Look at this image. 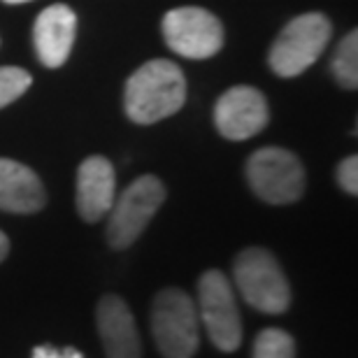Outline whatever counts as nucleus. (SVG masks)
<instances>
[{
    "mask_svg": "<svg viewBox=\"0 0 358 358\" xmlns=\"http://www.w3.org/2000/svg\"><path fill=\"white\" fill-rule=\"evenodd\" d=\"M96 319L107 358H140V333L126 300L119 296H103L98 303Z\"/></svg>",
    "mask_w": 358,
    "mask_h": 358,
    "instance_id": "f8f14e48",
    "label": "nucleus"
},
{
    "mask_svg": "<svg viewBox=\"0 0 358 358\" xmlns=\"http://www.w3.org/2000/svg\"><path fill=\"white\" fill-rule=\"evenodd\" d=\"M252 191L268 205H289L305 193V168L289 149L263 147L247 161Z\"/></svg>",
    "mask_w": 358,
    "mask_h": 358,
    "instance_id": "423d86ee",
    "label": "nucleus"
},
{
    "mask_svg": "<svg viewBox=\"0 0 358 358\" xmlns=\"http://www.w3.org/2000/svg\"><path fill=\"white\" fill-rule=\"evenodd\" d=\"M333 75L340 87L354 91L358 87V33L352 31L342 38L333 56Z\"/></svg>",
    "mask_w": 358,
    "mask_h": 358,
    "instance_id": "4468645a",
    "label": "nucleus"
},
{
    "mask_svg": "<svg viewBox=\"0 0 358 358\" xmlns=\"http://www.w3.org/2000/svg\"><path fill=\"white\" fill-rule=\"evenodd\" d=\"M200 319L219 352L231 354L242 342V319L233 286L219 270H207L198 282Z\"/></svg>",
    "mask_w": 358,
    "mask_h": 358,
    "instance_id": "0eeeda50",
    "label": "nucleus"
},
{
    "mask_svg": "<svg viewBox=\"0 0 358 358\" xmlns=\"http://www.w3.org/2000/svg\"><path fill=\"white\" fill-rule=\"evenodd\" d=\"M333 26L321 12L300 14L272 42L268 63L279 77H298L319 61L331 40Z\"/></svg>",
    "mask_w": 358,
    "mask_h": 358,
    "instance_id": "7ed1b4c3",
    "label": "nucleus"
},
{
    "mask_svg": "<svg viewBox=\"0 0 358 358\" xmlns=\"http://www.w3.org/2000/svg\"><path fill=\"white\" fill-rule=\"evenodd\" d=\"M338 182L347 193L356 196L358 193V159L356 156H349L338 166Z\"/></svg>",
    "mask_w": 358,
    "mask_h": 358,
    "instance_id": "f3484780",
    "label": "nucleus"
},
{
    "mask_svg": "<svg viewBox=\"0 0 358 358\" xmlns=\"http://www.w3.org/2000/svg\"><path fill=\"white\" fill-rule=\"evenodd\" d=\"M7 254H10V240H7V235L0 231V263L7 259Z\"/></svg>",
    "mask_w": 358,
    "mask_h": 358,
    "instance_id": "6ab92c4d",
    "label": "nucleus"
},
{
    "mask_svg": "<svg viewBox=\"0 0 358 358\" xmlns=\"http://www.w3.org/2000/svg\"><path fill=\"white\" fill-rule=\"evenodd\" d=\"M31 358H84V356L73 347L59 349V347H52V345H42V347L33 349Z\"/></svg>",
    "mask_w": 358,
    "mask_h": 358,
    "instance_id": "a211bd4d",
    "label": "nucleus"
},
{
    "mask_svg": "<svg viewBox=\"0 0 358 358\" xmlns=\"http://www.w3.org/2000/svg\"><path fill=\"white\" fill-rule=\"evenodd\" d=\"M31 84L33 77L24 68H12V66L0 68V110L12 105L14 100H19L31 89Z\"/></svg>",
    "mask_w": 358,
    "mask_h": 358,
    "instance_id": "dca6fc26",
    "label": "nucleus"
},
{
    "mask_svg": "<svg viewBox=\"0 0 358 358\" xmlns=\"http://www.w3.org/2000/svg\"><path fill=\"white\" fill-rule=\"evenodd\" d=\"M47 203L40 177L12 159H0V210L12 214H35Z\"/></svg>",
    "mask_w": 358,
    "mask_h": 358,
    "instance_id": "ddd939ff",
    "label": "nucleus"
},
{
    "mask_svg": "<svg viewBox=\"0 0 358 358\" xmlns=\"http://www.w3.org/2000/svg\"><path fill=\"white\" fill-rule=\"evenodd\" d=\"M117 198V177L112 163L103 156H89L77 170V212L84 221L96 224L112 210Z\"/></svg>",
    "mask_w": 358,
    "mask_h": 358,
    "instance_id": "9b49d317",
    "label": "nucleus"
},
{
    "mask_svg": "<svg viewBox=\"0 0 358 358\" xmlns=\"http://www.w3.org/2000/svg\"><path fill=\"white\" fill-rule=\"evenodd\" d=\"M252 358H296V342L282 328H266L256 335Z\"/></svg>",
    "mask_w": 358,
    "mask_h": 358,
    "instance_id": "2eb2a0df",
    "label": "nucleus"
},
{
    "mask_svg": "<svg viewBox=\"0 0 358 358\" xmlns=\"http://www.w3.org/2000/svg\"><path fill=\"white\" fill-rule=\"evenodd\" d=\"M166 200V186L159 177L142 175L114 198L107 221V242L112 249H128L135 240L145 233L149 221L159 212V207Z\"/></svg>",
    "mask_w": 358,
    "mask_h": 358,
    "instance_id": "39448f33",
    "label": "nucleus"
},
{
    "mask_svg": "<svg viewBox=\"0 0 358 358\" xmlns=\"http://www.w3.org/2000/svg\"><path fill=\"white\" fill-rule=\"evenodd\" d=\"M240 296L263 314H282L291 305V286L279 261L263 247H249L233 263Z\"/></svg>",
    "mask_w": 358,
    "mask_h": 358,
    "instance_id": "f03ea898",
    "label": "nucleus"
},
{
    "mask_svg": "<svg viewBox=\"0 0 358 358\" xmlns=\"http://www.w3.org/2000/svg\"><path fill=\"white\" fill-rule=\"evenodd\" d=\"M270 121L266 96L254 87H233L214 105V124L226 140L242 142L259 135Z\"/></svg>",
    "mask_w": 358,
    "mask_h": 358,
    "instance_id": "1a4fd4ad",
    "label": "nucleus"
},
{
    "mask_svg": "<svg viewBox=\"0 0 358 358\" xmlns=\"http://www.w3.org/2000/svg\"><path fill=\"white\" fill-rule=\"evenodd\" d=\"M7 5H19V3H31V0H3Z\"/></svg>",
    "mask_w": 358,
    "mask_h": 358,
    "instance_id": "aec40b11",
    "label": "nucleus"
},
{
    "mask_svg": "<svg viewBox=\"0 0 358 358\" xmlns=\"http://www.w3.org/2000/svg\"><path fill=\"white\" fill-rule=\"evenodd\" d=\"M186 103V80L177 63L147 61L131 75L124 91V107L133 124L152 126L173 117Z\"/></svg>",
    "mask_w": 358,
    "mask_h": 358,
    "instance_id": "f257e3e1",
    "label": "nucleus"
},
{
    "mask_svg": "<svg viewBox=\"0 0 358 358\" xmlns=\"http://www.w3.org/2000/svg\"><path fill=\"white\" fill-rule=\"evenodd\" d=\"M77 17L68 5L56 3L40 12L33 26V45L45 68H61L75 45Z\"/></svg>",
    "mask_w": 358,
    "mask_h": 358,
    "instance_id": "9d476101",
    "label": "nucleus"
},
{
    "mask_svg": "<svg viewBox=\"0 0 358 358\" xmlns=\"http://www.w3.org/2000/svg\"><path fill=\"white\" fill-rule=\"evenodd\" d=\"M152 333L163 358H193L198 352V310L179 289L161 291L152 307Z\"/></svg>",
    "mask_w": 358,
    "mask_h": 358,
    "instance_id": "20e7f679",
    "label": "nucleus"
},
{
    "mask_svg": "<svg viewBox=\"0 0 358 358\" xmlns=\"http://www.w3.org/2000/svg\"><path fill=\"white\" fill-rule=\"evenodd\" d=\"M163 38L184 59H212L224 47V26L203 7H177L163 17Z\"/></svg>",
    "mask_w": 358,
    "mask_h": 358,
    "instance_id": "6e6552de",
    "label": "nucleus"
}]
</instances>
